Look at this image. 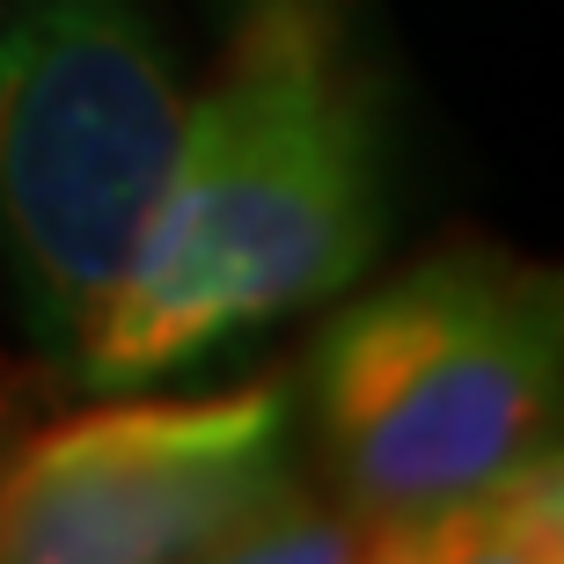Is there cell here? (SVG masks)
Masks as SVG:
<instances>
[{
	"mask_svg": "<svg viewBox=\"0 0 564 564\" xmlns=\"http://www.w3.org/2000/svg\"><path fill=\"white\" fill-rule=\"evenodd\" d=\"M301 469L293 375L220 397L110 389L52 411L0 484V564L213 557L272 484Z\"/></svg>",
	"mask_w": 564,
	"mask_h": 564,
	"instance_id": "4",
	"label": "cell"
},
{
	"mask_svg": "<svg viewBox=\"0 0 564 564\" xmlns=\"http://www.w3.org/2000/svg\"><path fill=\"white\" fill-rule=\"evenodd\" d=\"M301 455L375 557L564 433V257L440 242L315 330L293 367Z\"/></svg>",
	"mask_w": 564,
	"mask_h": 564,
	"instance_id": "2",
	"label": "cell"
},
{
	"mask_svg": "<svg viewBox=\"0 0 564 564\" xmlns=\"http://www.w3.org/2000/svg\"><path fill=\"white\" fill-rule=\"evenodd\" d=\"M403 564H564V433L447 506Z\"/></svg>",
	"mask_w": 564,
	"mask_h": 564,
	"instance_id": "5",
	"label": "cell"
},
{
	"mask_svg": "<svg viewBox=\"0 0 564 564\" xmlns=\"http://www.w3.org/2000/svg\"><path fill=\"white\" fill-rule=\"evenodd\" d=\"M184 104L140 0H0V279L59 375L140 242Z\"/></svg>",
	"mask_w": 564,
	"mask_h": 564,
	"instance_id": "3",
	"label": "cell"
},
{
	"mask_svg": "<svg viewBox=\"0 0 564 564\" xmlns=\"http://www.w3.org/2000/svg\"><path fill=\"white\" fill-rule=\"evenodd\" d=\"M381 235V118L337 0H250L220 74L184 104L169 176L66 389H154L279 315L337 301L367 279Z\"/></svg>",
	"mask_w": 564,
	"mask_h": 564,
	"instance_id": "1",
	"label": "cell"
},
{
	"mask_svg": "<svg viewBox=\"0 0 564 564\" xmlns=\"http://www.w3.org/2000/svg\"><path fill=\"white\" fill-rule=\"evenodd\" d=\"M213 557H228V564H330V557L359 564V557H375V543H367V528H359L308 469H293L286 484H272V491L220 535Z\"/></svg>",
	"mask_w": 564,
	"mask_h": 564,
	"instance_id": "6",
	"label": "cell"
},
{
	"mask_svg": "<svg viewBox=\"0 0 564 564\" xmlns=\"http://www.w3.org/2000/svg\"><path fill=\"white\" fill-rule=\"evenodd\" d=\"M59 403H74V389H66V375L52 367V359L0 352V484H8V469H15L22 440L37 433Z\"/></svg>",
	"mask_w": 564,
	"mask_h": 564,
	"instance_id": "7",
	"label": "cell"
}]
</instances>
